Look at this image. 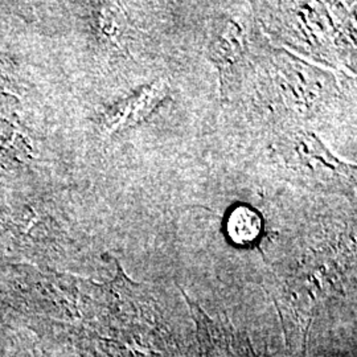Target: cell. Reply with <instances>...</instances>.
Masks as SVG:
<instances>
[{"label": "cell", "mask_w": 357, "mask_h": 357, "mask_svg": "<svg viewBox=\"0 0 357 357\" xmlns=\"http://www.w3.org/2000/svg\"><path fill=\"white\" fill-rule=\"evenodd\" d=\"M282 153L294 171L311 183L327 187L355 184V167L340 162L310 131H296L283 138Z\"/></svg>", "instance_id": "cell-1"}, {"label": "cell", "mask_w": 357, "mask_h": 357, "mask_svg": "<svg viewBox=\"0 0 357 357\" xmlns=\"http://www.w3.org/2000/svg\"><path fill=\"white\" fill-rule=\"evenodd\" d=\"M208 51L220 70L222 82L229 81L243 57V40L237 26L233 23L224 26V29L211 40Z\"/></svg>", "instance_id": "cell-2"}, {"label": "cell", "mask_w": 357, "mask_h": 357, "mask_svg": "<svg viewBox=\"0 0 357 357\" xmlns=\"http://www.w3.org/2000/svg\"><path fill=\"white\" fill-rule=\"evenodd\" d=\"M261 217L249 206L236 208L228 221V233L234 243L245 245L255 241L261 233Z\"/></svg>", "instance_id": "cell-3"}]
</instances>
